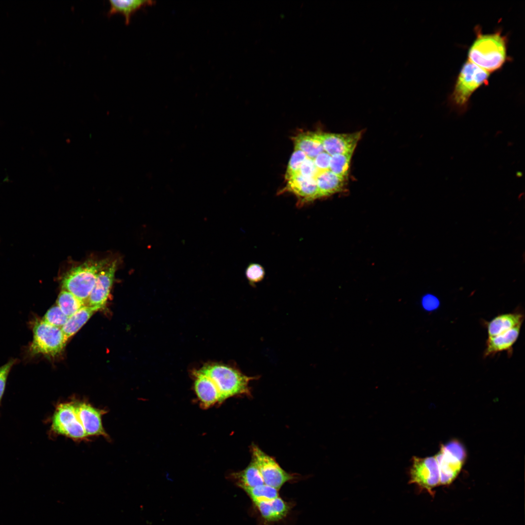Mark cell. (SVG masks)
Wrapping results in <instances>:
<instances>
[{"instance_id":"2","label":"cell","mask_w":525,"mask_h":525,"mask_svg":"<svg viewBox=\"0 0 525 525\" xmlns=\"http://www.w3.org/2000/svg\"><path fill=\"white\" fill-rule=\"evenodd\" d=\"M211 380L220 395L221 403L238 395H250L249 382L257 377L247 376L229 366L212 364L200 369Z\"/></svg>"},{"instance_id":"5","label":"cell","mask_w":525,"mask_h":525,"mask_svg":"<svg viewBox=\"0 0 525 525\" xmlns=\"http://www.w3.org/2000/svg\"><path fill=\"white\" fill-rule=\"evenodd\" d=\"M33 340L28 347L31 356L42 355L55 357L63 350L67 341L61 328L35 318L32 322Z\"/></svg>"},{"instance_id":"30","label":"cell","mask_w":525,"mask_h":525,"mask_svg":"<svg viewBox=\"0 0 525 525\" xmlns=\"http://www.w3.org/2000/svg\"><path fill=\"white\" fill-rule=\"evenodd\" d=\"M15 362L16 360L11 359L0 367V403L4 392L9 373Z\"/></svg>"},{"instance_id":"18","label":"cell","mask_w":525,"mask_h":525,"mask_svg":"<svg viewBox=\"0 0 525 525\" xmlns=\"http://www.w3.org/2000/svg\"><path fill=\"white\" fill-rule=\"evenodd\" d=\"M345 180L346 178L335 175L330 170L320 172L315 179L319 198L342 191Z\"/></svg>"},{"instance_id":"10","label":"cell","mask_w":525,"mask_h":525,"mask_svg":"<svg viewBox=\"0 0 525 525\" xmlns=\"http://www.w3.org/2000/svg\"><path fill=\"white\" fill-rule=\"evenodd\" d=\"M116 268V261H114L109 262L101 270L86 306L96 312L105 307L113 283Z\"/></svg>"},{"instance_id":"25","label":"cell","mask_w":525,"mask_h":525,"mask_svg":"<svg viewBox=\"0 0 525 525\" xmlns=\"http://www.w3.org/2000/svg\"><path fill=\"white\" fill-rule=\"evenodd\" d=\"M244 491L253 503L270 500L279 497V490L264 484Z\"/></svg>"},{"instance_id":"3","label":"cell","mask_w":525,"mask_h":525,"mask_svg":"<svg viewBox=\"0 0 525 525\" xmlns=\"http://www.w3.org/2000/svg\"><path fill=\"white\" fill-rule=\"evenodd\" d=\"M490 73L467 60L463 65L456 80L452 93L449 98L451 108L462 115L468 109L472 93L488 82Z\"/></svg>"},{"instance_id":"24","label":"cell","mask_w":525,"mask_h":525,"mask_svg":"<svg viewBox=\"0 0 525 525\" xmlns=\"http://www.w3.org/2000/svg\"><path fill=\"white\" fill-rule=\"evenodd\" d=\"M353 152L350 151L332 156L330 170L338 176L346 178Z\"/></svg>"},{"instance_id":"1","label":"cell","mask_w":525,"mask_h":525,"mask_svg":"<svg viewBox=\"0 0 525 525\" xmlns=\"http://www.w3.org/2000/svg\"><path fill=\"white\" fill-rule=\"evenodd\" d=\"M506 40L500 32L482 34L477 31L469 50L468 60L489 73L500 69L507 59Z\"/></svg>"},{"instance_id":"32","label":"cell","mask_w":525,"mask_h":525,"mask_svg":"<svg viewBox=\"0 0 525 525\" xmlns=\"http://www.w3.org/2000/svg\"><path fill=\"white\" fill-rule=\"evenodd\" d=\"M439 300L433 295H427L423 297L422 304L423 308L428 311L436 309L439 306Z\"/></svg>"},{"instance_id":"19","label":"cell","mask_w":525,"mask_h":525,"mask_svg":"<svg viewBox=\"0 0 525 525\" xmlns=\"http://www.w3.org/2000/svg\"><path fill=\"white\" fill-rule=\"evenodd\" d=\"M231 478L244 490L264 484L260 472L253 460L244 470L232 473Z\"/></svg>"},{"instance_id":"9","label":"cell","mask_w":525,"mask_h":525,"mask_svg":"<svg viewBox=\"0 0 525 525\" xmlns=\"http://www.w3.org/2000/svg\"><path fill=\"white\" fill-rule=\"evenodd\" d=\"M410 483L415 484L421 490L431 493L440 485L438 464L435 456L424 458L414 456L410 471Z\"/></svg>"},{"instance_id":"7","label":"cell","mask_w":525,"mask_h":525,"mask_svg":"<svg viewBox=\"0 0 525 525\" xmlns=\"http://www.w3.org/2000/svg\"><path fill=\"white\" fill-rule=\"evenodd\" d=\"M51 430L56 435L75 440L87 438L76 411L74 401L57 405L52 418Z\"/></svg>"},{"instance_id":"28","label":"cell","mask_w":525,"mask_h":525,"mask_svg":"<svg viewBox=\"0 0 525 525\" xmlns=\"http://www.w3.org/2000/svg\"><path fill=\"white\" fill-rule=\"evenodd\" d=\"M245 276L250 284H255L262 281L265 276L263 267L260 264H249L245 270Z\"/></svg>"},{"instance_id":"14","label":"cell","mask_w":525,"mask_h":525,"mask_svg":"<svg viewBox=\"0 0 525 525\" xmlns=\"http://www.w3.org/2000/svg\"><path fill=\"white\" fill-rule=\"evenodd\" d=\"M287 190L298 198L303 204L319 198L316 180L296 175L287 179Z\"/></svg>"},{"instance_id":"11","label":"cell","mask_w":525,"mask_h":525,"mask_svg":"<svg viewBox=\"0 0 525 525\" xmlns=\"http://www.w3.org/2000/svg\"><path fill=\"white\" fill-rule=\"evenodd\" d=\"M75 409L87 436L108 437L102 425V417L105 411L95 408L90 403L74 401Z\"/></svg>"},{"instance_id":"16","label":"cell","mask_w":525,"mask_h":525,"mask_svg":"<svg viewBox=\"0 0 525 525\" xmlns=\"http://www.w3.org/2000/svg\"><path fill=\"white\" fill-rule=\"evenodd\" d=\"M261 516L267 522L278 521L285 517L290 509V506L278 497L270 500L254 503Z\"/></svg>"},{"instance_id":"26","label":"cell","mask_w":525,"mask_h":525,"mask_svg":"<svg viewBox=\"0 0 525 525\" xmlns=\"http://www.w3.org/2000/svg\"><path fill=\"white\" fill-rule=\"evenodd\" d=\"M69 317L66 315L57 305L50 308L42 319L44 322L55 327L62 328L67 322Z\"/></svg>"},{"instance_id":"6","label":"cell","mask_w":525,"mask_h":525,"mask_svg":"<svg viewBox=\"0 0 525 525\" xmlns=\"http://www.w3.org/2000/svg\"><path fill=\"white\" fill-rule=\"evenodd\" d=\"M435 456L439 471L440 485H448L454 481L460 472L466 453L459 441L453 440L442 445Z\"/></svg>"},{"instance_id":"8","label":"cell","mask_w":525,"mask_h":525,"mask_svg":"<svg viewBox=\"0 0 525 525\" xmlns=\"http://www.w3.org/2000/svg\"><path fill=\"white\" fill-rule=\"evenodd\" d=\"M252 460L257 466L264 484L278 490L294 478L292 474L284 470L272 456L263 452L257 445L251 447Z\"/></svg>"},{"instance_id":"23","label":"cell","mask_w":525,"mask_h":525,"mask_svg":"<svg viewBox=\"0 0 525 525\" xmlns=\"http://www.w3.org/2000/svg\"><path fill=\"white\" fill-rule=\"evenodd\" d=\"M56 305L69 317L86 306L83 302L73 294L64 290H62L59 294Z\"/></svg>"},{"instance_id":"4","label":"cell","mask_w":525,"mask_h":525,"mask_svg":"<svg viewBox=\"0 0 525 525\" xmlns=\"http://www.w3.org/2000/svg\"><path fill=\"white\" fill-rule=\"evenodd\" d=\"M109 262L107 259L89 260L72 268L62 279V290L73 294L86 306L99 272Z\"/></svg>"},{"instance_id":"27","label":"cell","mask_w":525,"mask_h":525,"mask_svg":"<svg viewBox=\"0 0 525 525\" xmlns=\"http://www.w3.org/2000/svg\"><path fill=\"white\" fill-rule=\"evenodd\" d=\"M306 158V156L302 151L295 149L288 163L285 175L287 180L297 174Z\"/></svg>"},{"instance_id":"15","label":"cell","mask_w":525,"mask_h":525,"mask_svg":"<svg viewBox=\"0 0 525 525\" xmlns=\"http://www.w3.org/2000/svg\"><path fill=\"white\" fill-rule=\"evenodd\" d=\"M521 326H517L502 334L488 337L484 356L487 357L504 351H507L511 354L512 346L519 335Z\"/></svg>"},{"instance_id":"22","label":"cell","mask_w":525,"mask_h":525,"mask_svg":"<svg viewBox=\"0 0 525 525\" xmlns=\"http://www.w3.org/2000/svg\"><path fill=\"white\" fill-rule=\"evenodd\" d=\"M95 312L91 308L85 306L70 316L61 328L66 339L68 340L77 332Z\"/></svg>"},{"instance_id":"13","label":"cell","mask_w":525,"mask_h":525,"mask_svg":"<svg viewBox=\"0 0 525 525\" xmlns=\"http://www.w3.org/2000/svg\"><path fill=\"white\" fill-rule=\"evenodd\" d=\"M193 375L194 391L202 407L208 408L221 403L220 394L210 378L200 369Z\"/></svg>"},{"instance_id":"12","label":"cell","mask_w":525,"mask_h":525,"mask_svg":"<svg viewBox=\"0 0 525 525\" xmlns=\"http://www.w3.org/2000/svg\"><path fill=\"white\" fill-rule=\"evenodd\" d=\"M324 150L330 155L354 151L361 137V132L352 133H316Z\"/></svg>"},{"instance_id":"21","label":"cell","mask_w":525,"mask_h":525,"mask_svg":"<svg viewBox=\"0 0 525 525\" xmlns=\"http://www.w3.org/2000/svg\"><path fill=\"white\" fill-rule=\"evenodd\" d=\"M155 1L145 0H110L108 15L115 13H122L126 24L129 23L132 15L137 10L145 5L152 4Z\"/></svg>"},{"instance_id":"29","label":"cell","mask_w":525,"mask_h":525,"mask_svg":"<svg viewBox=\"0 0 525 525\" xmlns=\"http://www.w3.org/2000/svg\"><path fill=\"white\" fill-rule=\"evenodd\" d=\"M320 172H319L316 168L313 159L306 156L305 159L300 165L296 175H299L305 178L315 180L316 176Z\"/></svg>"},{"instance_id":"17","label":"cell","mask_w":525,"mask_h":525,"mask_svg":"<svg viewBox=\"0 0 525 525\" xmlns=\"http://www.w3.org/2000/svg\"><path fill=\"white\" fill-rule=\"evenodd\" d=\"M524 318V315L520 313L505 314L496 316L487 324L489 337L502 334L522 325Z\"/></svg>"},{"instance_id":"20","label":"cell","mask_w":525,"mask_h":525,"mask_svg":"<svg viewBox=\"0 0 525 525\" xmlns=\"http://www.w3.org/2000/svg\"><path fill=\"white\" fill-rule=\"evenodd\" d=\"M294 140L295 149L302 151L307 157L313 159L319 154L324 151L316 133L300 134L295 138Z\"/></svg>"},{"instance_id":"31","label":"cell","mask_w":525,"mask_h":525,"mask_svg":"<svg viewBox=\"0 0 525 525\" xmlns=\"http://www.w3.org/2000/svg\"><path fill=\"white\" fill-rule=\"evenodd\" d=\"M331 156L324 151L313 159L314 163L319 172L330 170Z\"/></svg>"}]
</instances>
